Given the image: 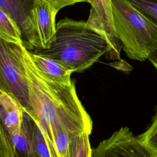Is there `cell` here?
Here are the masks:
<instances>
[{
  "label": "cell",
  "mask_w": 157,
  "mask_h": 157,
  "mask_svg": "<svg viewBox=\"0 0 157 157\" xmlns=\"http://www.w3.org/2000/svg\"><path fill=\"white\" fill-rule=\"evenodd\" d=\"M0 113L4 126L10 136L20 132L25 112L14 98L1 90Z\"/></svg>",
  "instance_id": "9c48e42d"
},
{
  "label": "cell",
  "mask_w": 157,
  "mask_h": 157,
  "mask_svg": "<svg viewBox=\"0 0 157 157\" xmlns=\"http://www.w3.org/2000/svg\"><path fill=\"white\" fill-rule=\"evenodd\" d=\"M88 2L91 4V9L87 23L106 37L110 46L106 58L120 60L122 44L115 30L111 0H88Z\"/></svg>",
  "instance_id": "52a82bcc"
},
{
  "label": "cell",
  "mask_w": 157,
  "mask_h": 157,
  "mask_svg": "<svg viewBox=\"0 0 157 157\" xmlns=\"http://www.w3.org/2000/svg\"><path fill=\"white\" fill-rule=\"evenodd\" d=\"M117 36L129 58L144 61L157 51V25L139 12L129 0H111Z\"/></svg>",
  "instance_id": "3957f363"
},
{
  "label": "cell",
  "mask_w": 157,
  "mask_h": 157,
  "mask_svg": "<svg viewBox=\"0 0 157 157\" xmlns=\"http://www.w3.org/2000/svg\"><path fill=\"white\" fill-rule=\"evenodd\" d=\"M147 59H148L151 62V63L157 70V51L151 53L148 56Z\"/></svg>",
  "instance_id": "d6986e66"
},
{
  "label": "cell",
  "mask_w": 157,
  "mask_h": 157,
  "mask_svg": "<svg viewBox=\"0 0 157 157\" xmlns=\"http://www.w3.org/2000/svg\"><path fill=\"white\" fill-rule=\"evenodd\" d=\"M110 50L105 36L87 21L65 17L56 23L55 39L49 47L31 52L58 61L73 73L89 68Z\"/></svg>",
  "instance_id": "7a4b0ae2"
},
{
  "label": "cell",
  "mask_w": 157,
  "mask_h": 157,
  "mask_svg": "<svg viewBox=\"0 0 157 157\" xmlns=\"http://www.w3.org/2000/svg\"><path fill=\"white\" fill-rule=\"evenodd\" d=\"M55 8L59 11L62 8L74 5L78 2H88V0H47Z\"/></svg>",
  "instance_id": "ac0fdd59"
},
{
  "label": "cell",
  "mask_w": 157,
  "mask_h": 157,
  "mask_svg": "<svg viewBox=\"0 0 157 157\" xmlns=\"http://www.w3.org/2000/svg\"><path fill=\"white\" fill-rule=\"evenodd\" d=\"M34 2L35 0H0V7L17 24L23 44L29 51L40 48L33 19Z\"/></svg>",
  "instance_id": "8992f818"
},
{
  "label": "cell",
  "mask_w": 157,
  "mask_h": 157,
  "mask_svg": "<svg viewBox=\"0 0 157 157\" xmlns=\"http://www.w3.org/2000/svg\"><path fill=\"white\" fill-rule=\"evenodd\" d=\"M23 45L0 39V90L14 98L28 113L30 106L22 59Z\"/></svg>",
  "instance_id": "277c9868"
},
{
  "label": "cell",
  "mask_w": 157,
  "mask_h": 157,
  "mask_svg": "<svg viewBox=\"0 0 157 157\" xmlns=\"http://www.w3.org/2000/svg\"><path fill=\"white\" fill-rule=\"evenodd\" d=\"M91 157H151L132 132L122 127L92 148Z\"/></svg>",
  "instance_id": "5b68a950"
},
{
  "label": "cell",
  "mask_w": 157,
  "mask_h": 157,
  "mask_svg": "<svg viewBox=\"0 0 157 157\" xmlns=\"http://www.w3.org/2000/svg\"><path fill=\"white\" fill-rule=\"evenodd\" d=\"M31 118L25 113L20 132L10 136L13 145L14 157H38L31 144Z\"/></svg>",
  "instance_id": "8fae6325"
},
{
  "label": "cell",
  "mask_w": 157,
  "mask_h": 157,
  "mask_svg": "<svg viewBox=\"0 0 157 157\" xmlns=\"http://www.w3.org/2000/svg\"><path fill=\"white\" fill-rule=\"evenodd\" d=\"M0 39L13 43H23L21 32L14 21L0 7Z\"/></svg>",
  "instance_id": "7c38bea8"
},
{
  "label": "cell",
  "mask_w": 157,
  "mask_h": 157,
  "mask_svg": "<svg viewBox=\"0 0 157 157\" xmlns=\"http://www.w3.org/2000/svg\"><path fill=\"white\" fill-rule=\"evenodd\" d=\"M22 59L28 88V115L39 128L50 157H67L75 136L91 134L93 122L77 94L75 82H58L47 78L23 45Z\"/></svg>",
  "instance_id": "6da1fadb"
},
{
  "label": "cell",
  "mask_w": 157,
  "mask_h": 157,
  "mask_svg": "<svg viewBox=\"0 0 157 157\" xmlns=\"http://www.w3.org/2000/svg\"><path fill=\"white\" fill-rule=\"evenodd\" d=\"M58 12L48 1L35 0L33 19L40 48L48 47L55 39Z\"/></svg>",
  "instance_id": "ba28073f"
},
{
  "label": "cell",
  "mask_w": 157,
  "mask_h": 157,
  "mask_svg": "<svg viewBox=\"0 0 157 157\" xmlns=\"http://www.w3.org/2000/svg\"><path fill=\"white\" fill-rule=\"evenodd\" d=\"M0 157H14V149L10 136L6 129L0 113Z\"/></svg>",
  "instance_id": "e0dca14e"
},
{
  "label": "cell",
  "mask_w": 157,
  "mask_h": 157,
  "mask_svg": "<svg viewBox=\"0 0 157 157\" xmlns=\"http://www.w3.org/2000/svg\"><path fill=\"white\" fill-rule=\"evenodd\" d=\"M31 141L32 147L38 157H50V153L42 134L34 121H31Z\"/></svg>",
  "instance_id": "9a60e30c"
},
{
  "label": "cell",
  "mask_w": 157,
  "mask_h": 157,
  "mask_svg": "<svg viewBox=\"0 0 157 157\" xmlns=\"http://www.w3.org/2000/svg\"><path fill=\"white\" fill-rule=\"evenodd\" d=\"M31 56L40 71L49 79L58 82H69L72 72L58 61L30 51Z\"/></svg>",
  "instance_id": "30bf717a"
},
{
  "label": "cell",
  "mask_w": 157,
  "mask_h": 157,
  "mask_svg": "<svg viewBox=\"0 0 157 157\" xmlns=\"http://www.w3.org/2000/svg\"><path fill=\"white\" fill-rule=\"evenodd\" d=\"M137 137L138 140L151 157H157V111L151 124Z\"/></svg>",
  "instance_id": "5bb4252c"
},
{
  "label": "cell",
  "mask_w": 157,
  "mask_h": 157,
  "mask_svg": "<svg viewBox=\"0 0 157 157\" xmlns=\"http://www.w3.org/2000/svg\"><path fill=\"white\" fill-rule=\"evenodd\" d=\"M142 14L157 25V0H129Z\"/></svg>",
  "instance_id": "2e32d148"
},
{
  "label": "cell",
  "mask_w": 157,
  "mask_h": 157,
  "mask_svg": "<svg viewBox=\"0 0 157 157\" xmlns=\"http://www.w3.org/2000/svg\"><path fill=\"white\" fill-rule=\"evenodd\" d=\"M89 136L86 133L73 136L69 143L67 157H91Z\"/></svg>",
  "instance_id": "4fadbf2b"
}]
</instances>
